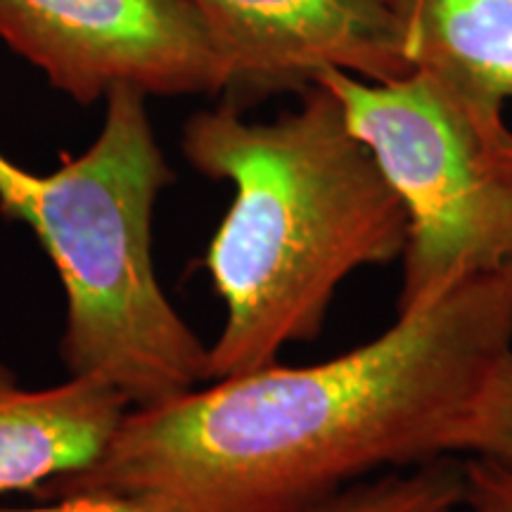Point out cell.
Wrapping results in <instances>:
<instances>
[{
  "label": "cell",
  "instance_id": "30bf717a",
  "mask_svg": "<svg viewBox=\"0 0 512 512\" xmlns=\"http://www.w3.org/2000/svg\"><path fill=\"white\" fill-rule=\"evenodd\" d=\"M456 456L482 458L512 472V349L491 370L460 427Z\"/></svg>",
  "mask_w": 512,
  "mask_h": 512
},
{
  "label": "cell",
  "instance_id": "ba28073f",
  "mask_svg": "<svg viewBox=\"0 0 512 512\" xmlns=\"http://www.w3.org/2000/svg\"><path fill=\"white\" fill-rule=\"evenodd\" d=\"M415 72L479 112L512 100V0H394Z\"/></svg>",
  "mask_w": 512,
  "mask_h": 512
},
{
  "label": "cell",
  "instance_id": "8992f818",
  "mask_svg": "<svg viewBox=\"0 0 512 512\" xmlns=\"http://www.w3.org/2000/svg\"><path fill=\"white\" fill-rule=\"evenodd\" d=\"M228 64L223 102L245 112L304 93L328 69L387 83L415 69L394 0H192Z\"/></svg>",
  "mask_w": 512,
  "mask_h": 512
},
{
  "label": "cell",
  "instance_id": "52a82bcc",
  "mask_svg": "<svg viewBox=\"0 0 512 512\" xmlns=\"http://www.w3.org/2000/svg\"><path fill=\"white\" fill-rule=\"evenodd\" d=\"M131 403L93 377L27 389L0 363V494L79 475L107 451Z\"/></svg>",
  "mask_w": 512,
  "mask_h": 512
},
{
  "label": "cell",
  "instance_id": "9c48e42d",
  "mask_svg": "<svg viewBox=\"0 0 512 512\" xmlns=\"http://www.w3.org/2000/svg\"><path fill=\"white\" fill-rule=\"evenodd\" d=\"M465 475L456 456L361 479L316 501L283 512H458Z\"/></svg>",
  "mask_w": 512,
  "mask_h": 512
},
{
  "label": "cell",
  "instance_id": "8fae6325",
  "mask_svg": "<svg viewBox=\"0 0 512 512\" xmlns=\"http://www.w3.org/2000/svg\"><path fill=\"white\" fill-rule=\"evenodd\" d=\"M465 491L458 512H512V472L482 458L463 463Z\"/></svg>",
  "mask_w": 512,
  "mask_h": 512
},
{
  "label": "cell",
  "instance_id": "3957f363",
  "mask_svg": "<svg viewBox=\"0 0 512 512\" xmlns=\"http://www.w3.org/2000/svg\"><path fill=\"white\" fill-rule=\"evenodd\" d=\"M145 100L112 88L95 143L50 174L0 150V214L31 228L60 275L69 375L107 382L131 408L209 382V347L166 299L152 259V219L174 171Z\"/></svg>",
  "mask_w": 512,
  "mask_h": 512
},
{
  "label": "cell",
  "instance_id": "7c38bea8",
  "mask_svg": "<svg viewBox=\"0 0 512 512\" xmlns=\"http://www.w3.org/2000/svg\"><path fill=\"white\" fill-rule=\"evenodd\" d=\"M0 512H162L157 505L140 501L124 494H107V491H86L55 498L53 505L43 508H0Z\"/></svg>",
  "mask_w": 512,
  "mask_h": 512
},
{
  "label": "cell",
  "instance_id": "7a4b0ae2",
  "mask_svg": "<svg viewBox=\"0 0 512 512\" xmlns=\"http://www.w3.org/2000/svg\"><path fill=\"white\" fill-rule=\"evenodd\" d=\"M181 150L202 176L233 185L204 256L226 309L209 380L273 366L316 339L339 285L406 249L403 202L320 83L271 121L228 102L192 114Z\"/></svg>",
  "mask_w": 512,
  "mask_h": 512
},
{
  "label": "cell",
  "instance_id": "5b68a950",
  "mask_svg": "<svg viewBox=\"0 0 512 512\" xmlns=\"http://www.w3.org/2000/svg\"><path fill=\"white\" fill-rule=\"evenodd\" d=\"M0 38L81 105L117 86L162 98L228 88L192 0H0Z\"/></svg>",
  "mask_w": 512,
  "mask_h": 512
},
{
  "label": "cell",
  "instance_id": "6da1fadb",
  "mask_svg": "<svg viewBox=\"0 0 512 512\" xmlns=\"http://www.w3.org/2000/svg\"><path fill=\"white\" fill-rule=\"evenodd\" d=\"M510 349L512 268L475 275L330 361L273 363L131 408L98 463L41 496L107 491L162 512L297 508L384 467L456 456Z\"/></svg>",
  "mask_w": 512,
  "mask_h": 512
},
{
  "label": "cell",
  "instance_id": "277c9868",
  "mask_svg": "<svg viewBox=\"0 0 512 512\" xmlns=\"http://www.w3.org/2000/svg\"><path fill=\"white\" fill-rule=\"evenodd\" d=\"M380 164L408 216L396 313L425 309L467 278L512 268V128L427 74L316 79Z\"/></svg>",
  "mask_w": 512,
  "mask_h": 512
}]
</instances>
